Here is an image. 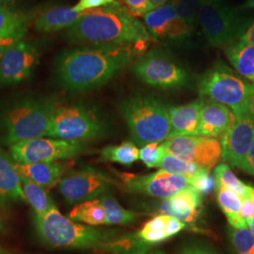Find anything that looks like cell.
<instances>
[{
	"mask_svg": "<svg viewBox=\"0 0 254 254\" xmlns=\"http://www.w3.org/2000/svg\"><path fill=\"white\" fill-rule=\"evenodd\" d=\"M144 46H83L61 55L57 64L60 83L72 91L105 85L122 69L144 54Z\"/></svg>",
	"mask_w": 254,
	"mask_h": 254,
	"instance_id": "1",
	"label": "cell"
},
{
	"mask_svg": "<svg viewBox=\"0 0 254 254\" xmlns=\"http://www.w3.org/2000/svg\"><path fill=\"white\" fill-rule=\"evenodd\" d=\"M66 36L71 42L86 46L148 47L153 41L144 23L119 1L85 10L80 18L68 27Z\"/></svg>",
	"mask_w": 254,
	"mask_h": 254,
	"instance_id": "2",
	"label": "cell"
},
{
	"mask_svg": "<svg viewBox=\"0 0 254 254\" xmlns=\"http://www.w3.org/2000/svg\"><path fill=\"white\" fill-rule=\"evenodd\" d=\"M34 225L40 239L58 249L105 250L117 236L113 231L82 224L65 217L55 205L42 216H34Z\"/></svg>",
	"mask_w": 254,
	"mask_h": 254,
	"instance_id": "3",
	"label": "cell"
},
{
	"mask_svg": "<svg viewBox=\"0 0 254 254\" xmlns=\"http://www.w3.org/2000/svg\"><path fill=\"white\" fill-rule=\"evenodd\" d=\"M170 109L152 95H136L119 105L131 136L140 146L172 137Z\"/></svg>",
	"mask_w": 254,
	"mask_h": 254,
	"instance_id": "4",
	"label": "cell"
},
{
	"mask_svg": "<svg viewBox=\"0 0 254 254\" xmlns=\"http://www.w3.org/2000/svg\"><path fill=\"white\" fill-rule=\"evenodd\" d=\"M200 97L232 109L236 117L254 110V84L221 62L214 64L198 83Z\"/></svg>",
	"mask_w": 254,
	"mask_h": 254,
	"instance_id": "5",
	"label": "cell"
},
{
	"mask_svg": "<svg viewBox=\"0 0 254 254\" xmlns=\"http://www.w3.org/2000/svg\"><path fill=\"white\" fill-rule=\"evenodd\" d=\"M57 105L52 101L26 99L10 106L1 121L2 139L10 146L47 136Z\"/></svg>",
	"mask_w": 254,
	"mask_h": 254,
	"instance_id": "6",
	"label": "cell"
},
{
	"mask_svg": "<svg viewBox=\"0 0 254 254\" xmlns=\"http://www.w3.org/2000/svg\"><path fill=\"white\" fill-rule=\"evenodd\" d=\"M224 2L200 0L198 23L211 46L226 47L237 41L251 25V20Z\"/></svg>",
	"mask_w": 254,
	"mask_h": 254,
	"instance_id": "7",
	"label": "cell"
},
{
	"mask_svg": "<svg viewBox=\"0 0 254 254\" xmlns=\"http://www.w3.org/2000/svg\"><path fill=\"white\" fill-rule=\"evenodd\" d=\"M136 77L163 90H174L190 83V74L173 58L161 49H152L138 58L132 67Z\"/></svg>",
	"mask_w": 254,
	"mask_h": 254,
	"instance_id": "8",
	"label": "cell"
},
{
	"mask_svg": "<svg viewBox=\"0 0 254 254\" xmlns=\"http://www.w3.org/2000/svg\"><path fill=\"white\" fill-rule=\"evenodd\" d=\"M104 126L99 117L80 105L56 108L47 136L72 141H86L100 136Z\"/></svg>",
	"mask_w": 254,
	"mask_h": 254,
	"instance_id": "9",
	"label": "cell"
},
{
	"mask_svg": "<svg viewBox=\"0 0 254 254\" xmlns=\"http://www.w3.org/2000/svg\"><path fill=\"white\" fill-rule=\"evenodd\" d=\"M9 155L16 163L31 164L71 160L85 151V141L39 137L12 144Z\"/></svg>",
	"mask_w": 254,
	"mask_h": 254,
	"instance_id": "10",
	"label": "cell"
},
{
	"mask_svg": "<svg viewBox=\"0 0 254 254\" xmlns=\"http://www.w3.org/2000/svg\"><path fill=\"white\" fill-rule=\"evenodd\" d=\"M112 172L118 177L117 186L123 190L155 198L168 199L179 191L190 187V177L176 175L163 170L147 175L121 173L116 170Z\"/></svg>",
	"mask_w": 254,
	"mask_h": 254,
	"instance_id": "11",
	"label": "cell"
},
{
	"mask_svg": "<svg viewBox=\"0 0 254 254\" xmlns=\"http://www.w3.org/2000/svg\"><path fill=\"white\" fill-rule=\"evenodd\" d=\"M112 186H117V180L94 169L85 168L66 173L58 189L66 202L75 204L99 199Z\"/></svg>",
	"mask_w": 254,
	"mask_h": 254,
	"instance_id": "12",
	"label": "cell"
},
{
	"mask_svg": "<svg viewBox=\"0 0 254 254\" xmlns=\"http://www.w3.org/2000/svg\"><path fill=\"white\" fill-rule=\"evenodd\" d=\"M166 151L174 156L211 170L221 158V142L215 137L177 136L163 141Z\"/></svg>",
	"mask_w": 254,
	"mask_h": 254,
	"instance_id": "13",
	"label": "cell"
},
{
	"mask_svg": "<svg viewBox=\"0 0 254 254\" xmlns=\"http://www.w3.org/2000/svg\"><path fill=\"white\" fill-rule=\"evenodd\" d=\"M254 140V110L236 117L221 136V159L246 171L247 159Z\"/></svg>",
	"mask_w": 254,
	"mask_h": 254,
	"instance_id": "14",
	"label": "cell"
},
{
	"mask_svg": "<svg viewBox=\"0 0 254 254\" xmlns=\"http://www.w3.org/2000/svg\"><path fill=\"white\" fill-rule=\"evenodd\" d=\"M143 21L153 39L173 45L185 43L194 32V28L177 14L171 3L151 10L143 16Z\"/></svg>",
	"mask_w": 254,
	"mask_h": 254,
	"instance_id": "15",
	"label": "cell"
},
{
	"mask_svg": "<svg viewBox=\"0 0 254 254\" xmlns=\"http://www.w3.org/2000/svg\"><path fill=\"white\" fill-rule=\"evenodd\" d=\"M40 54L36 46L20 40L0 60V86L25 81L31 76L39 64Z\"/></svg>",
	"mask_w": 254,
	"mask_h": 254,
	"instance_id": "16",
	"label": "cell"
},
{
	"mask_svg": "<svg viewBox=\"0 0 254 254\" xmlns=\"http://www.w3.org/2000/svg\"><path fill=\"white\" fill-rule=\"evenodd\" d=\"M201 203L202 195L190 186L172 197L164 199L158 207V212L160 215L170 216L191 224L198 220Z\"/></svg>",
	"mask_w": 254,
	"mask_h": 254,
	"instance_id": "17",
	"label": "cell"
},
{
	"mask_svg": "<svg viewBox=\"0 0 254 254\" xmlns=\"http://www.w3.org/2000/svg\"><path fill=\"white\" fill-rule=\"evenodd\" d=\"M74 165L73 160H61L54 162H39V163L20 164L15 162L16 170L20 175H23L41 186L48 191L54 188L71 171Z\"/></svg>",
	"mask_w": 254,
	"mask_h": 254,
	"instance_id": "18",
	"label": "cell"
},
{
	"mask_svg": "<svg viewBox=\"0 0 254 254\" xmlns=\"http://www.w3.org/2000/svg\"><path fill=\"white\" fill-rule=\"evenodd\" d=\"M236 119L232 109L216 101L204 98L200 109L199 136L215 138L222 136Z\"/></svg>",
	"mask_w": 254,
	"mask_h": 254,
	"instance_id": "19",
	"label": "cell"
},
{
	"mask_svg": "<svg viewBox=\"0 0 254 254\" xmlns=\"http://www.w3.org/2000/svg\"><path fill=\"white\" fill-rule=\"evenodd\" d=\"M16 201H26L21 177L15 162L0 148V208H7Z\"/></svg>",
	"mask_w": 254,
	"mask_h": 254,
	"instance_id": "20",
	"label": "cell"
},
{
	"mask_svg": "<svg viewBox=\"0 0 254 254\" xmlns=\"http://www.w3.org/2000/svg\"><path fill=\"white\" fill-rule=\"evenodd\" d=\"M204 98L200 97L189 104L170 109L172 137L199 136L200 109Z\"/></svg>",
	"mask_w": 254,
	"mask_h": 254,
	"instance_id": "21",
	"label": "cell"
},
{
	"mask_svg": "<svg viewBox=\"0 0 254 254\" xmlns=\"http://www.w3.org/2000/svg\"><path fill=\"white\" fill-rule=\"evenodd\" d=\"M84 11L74 7H54L41 12L33 21V27L39 32L52 33L68 28L80 18Z\"/></svg>",
	"mask_w": 254,
	"mask_h": 254,
	"instance_id": "22",
	"label": "cell"
},
{
	"mask_svg": "<svg viewBox=\"0 0 254 254\" xmlns=\"http://www.w3.org/2000/svg\"><path fill=\"white\" fill-rule=\"evenodd\" d=\"M224 52L235 71L254 84V46L237 41L224 47Z\"/></svg>",
	"mask_w": 254,
	"mask_h": 254,
	"instance_id": "23",
	"label": "cell"
},
{
	"mask_svg": "<svg viewBox=\"0 0 254 254\" xmlns=\"http://www.w3.org/2000/svg\"><path fill=\"white\" fill-rule=\"evenodd\" d=\"M29 20L27 15L0 6V40H23L27 33Z\"/></svg>",
	"mask_w": 254,
	"mask_h": 254,
	"instance_id": "24",
	"label": "cell"
},
{
	"mask_svg": "<svg viewBox=\"0 0 254 254\" xmlns=\"http://www.w3.org/2000/svg\"><path fill=\"white\" fill-rule=\"evenodd\" d=\"M216 196L218 205L226 216L232 228H242L248 226L245 219L241 217L240 209L242 199L236 192L226 189L223 186L216 185Z\"/></svg>",
	"mask_w": 254,
	"mask_h": 254,
	"instance_id": "25",
	"label": "cell"
},
{
	"mask_svg": "<svg viewBox=\"0 0 254 254\" xmlns=\"http://www.w3.org/2000/svg\"><path fill=\"white\" fill-rule=\"evenodd\" d=\"M69 218L73 221L90 226L106 225L107 217L100 199L87 200L75 205L69 213Z\"/></svg>",
	"mask_w": 254,
	"mask_h": 254,
	"instance_id": "26",
	"label": "cell"
},
{
	"mask_svg": "<svg viewBox=\"0 0 254 254\" xmlns=\"http://www.w3.org/2000/svg\"><path fill=\"white\" fill-rule=\"evenodd\" d=\"M23 191L27 201L33 209L34 216H42L54 207L55 202L49 197L47 190L27 177L20 175Z\"/></svg>",
	"mask_w": 254,
	"mask_h": 254,
	"instance_id": "27",
	"label": "cell"
},
{
	"mask_svg": "<svg viewBox=\"0 0 254 254\" xmlns=\"http://www.w3.org/2000/svg\"><path fill=\"white\" fill-rule=\"evenodd\" d=\"M153 245L145 242L137 233L116 237L110 241L106 251L113 254H146Z\"/></svg>",
	"mask_w": 254,
	"mask_h": 254,
	"instance_id": "28",
	"label": "cell"
},
{
	"mask_svg": "<svg viewBox=\"0 0 254 254\" xmlns=\"http://www.w3.org/2000/svg\"><path fill=\"white\" fill-rule=\"evenodd\" d=\"M100 200L106 212V225H127L135 222L140 217L135 212L122 207L112 196L105 194L101 197Z\"/></svg>",
	"mask_w": 254,
	"mask_h": 254,
	"instance_id": "29",
	"label": "cell"
},
{
	"mask_svg": "<svg viewBox=\"0 0 254 254\" xmlns=\"http://www.w3.org/2000/svg\"><path fill=\"white\" fill-rule=\"evenodd\" d=\"M101 160L130 166L139 157V150L134 143L125 141L120 145L107 146L100 152Z\"/></svg>",
	"mask_w": 254,
	"mask_h": 254,
	"instance_id": "30",
	"label": "cell"
},
{
	"mask_svg": "<svg viewBox=\"0 0 254 254\" xmlns=\"http://www.w3.org/2000/svg\"><path fill=\"white\" fill-rule=\"evenodd\" d=\"M214 177L216 180V185L223 186L226 189L236 192L241 199L252 198V187L240 181L227 164L218 165L214 170Z\"/></svg>",
	"mask_w": 254,
	"mask_h": 254,
	"instance_id": "31",
	"label": "cell"
},
{
	"mask_svg": "<svg viewBox=\"0 0 254 254\" xmlns=\"http://www.w3.org/2000/svg\"><path fill=\"white\" fill-rule=\"evenodd\" d=\"M158 169L173 174L183 175L191 178L198 173L200 169L203 168H201L196 163L188 162L181 158H178L166 151L163 158L158 166Z\"/></svg>",
	"mask_w": 254,
	"mask_h": 254,
	"instance_id": "32",
	"label": "cell"
},
{
	"mask_svg": "<svg viewBox=\"0 0 254 254\" xmlns=\"http://www.w3.org/2000/svg\"><path fill=\"white\" fill-rule=\"evenodd\" d=\"M248 227L231 230V239L238 254H254V236Z\"/></svg>",
	"mask_w": 254,
	"mask_h": 254,
	"instance_id": "33",
	"label": "cell"
},
{
	"mask_svg": "<svg viewBox=\"0 0 254 254\" xmlns=\"http://www.w3.org/2000/svg\"><path fill=\"white\" fill-rule=\"evenodd\" d=\"M200 0H171L170 3L174 7L177 14L189 26L195 29L198 23V9Z\"/></svg>",
	"mask_w": 254,
	"mask_h": 254,
	"instance_id": "34",
	"label": "cell"
},
{
	"mask_svg": "<svg viewBox=\"0 0 254 254\" xmlns=\"http://www.w3.org/2000/svg\"><path fill=\"white\" fill-rule=\"evenodd\" d=\"M165 153L166 149L163 143L152 142L146 144L139 150L138 159H140L148 168H158Z\"/></svg>",
	"mask_w": 254,
	"mask_h": 254,
	"instance_id": "35",
	"label": "cell"
},
{
	"mask_svg": "<svg viewBox=\"0 0 254 254\" xmlns=\"http://www.w3.org/2000/svg\"><path fill=\"white\" fill-rule=\"evenodd\" d=\"M190 186L201 195H206L216 190L215 177L210 173V170L200 169L190 178Z\"/></svg>",
	"mask_w": 254,
	"mask_h": 254,
	"instance_id": "36",
	"label": "cell"
},
{
	"mask_svg": "<svg viewBox=\"0 0 254 254\" xmlns=\"http://www.w3.org/2000/svg\"><path fill=\"white\" fill-rule=\"evenodd\" d=\"M122 2L135 16H144L155 9L149 0H122Z\"/></svg>",
	"mask_w": 254,
	"mask_h": 254,
	"instance_id": "37",
	"label": "cell"
},
{
	"mask_svg": "<svg viewBox=\"0 0 254 254\" xmlns=\"http://www.w3.org/2000/svg\"><path fill=\"white\" fill-rule=\"evenodd\" d=\"M140 237L151 245L154 244H158L161 243L163 241H166L167 239L170 238L169 235L167 234L166 230H159V231H154V230H147L142 228L139 232H138Z\"/></svg>",
	"mask_w": 254,
	"mask_h": 254,
	"instance_id": "38",
	"label": "cell"
},
{
	"mask_svg": "<svg viewBox=\"0 0 254 254\" xmlns=\"http://www.w3.org/2000/svg\"><path fill=\"white\" fill-rule=\"evenodd\" d=\"M118 0H79L75 6V9L79 11H85L89 9H98L110 4L116 3Z\"/></svg>",
	"mask_w": 254,
	"mask_h": 254,
	"instance_id": "39",
	"label": "cell"
},
{
	"mask_svg": "<svg viewBox=\"0 0 254 254\" xmlns=\"http://www.w3.org/2000/svg\"><path fill=\"white\" fill-rule=\"evenodd\" d=\"M170 218H171L170 216H166V215L156 216L155 218L147 221L143 228L147 230H154V231L166 230V228L168 226V223L170 221Z\"/></svg>",
	"mask_w": 254,
	"mask_h": 254,
	"instance_id": "40",
	"label": "cell"
},
{
	"mask_svg": "<svg viewBox=\"0 0 254 254\" xmlns=\"http://www.w3.org/2000/svg\"><path fill=\"white\" fill-rule=\"evenodd\" d=\"M240 214L249 226L251 221L254 218V201L252 200V198L242 199Z\"/></svg>",
	"mask_w": 254,
	"mask_h": 254,
	"instance_id": "41",
	"label": "cell"
},
{
	"mask_svg": "<svg viewBox=\"0 0 254 254\" xmlns=\"http://www.w3.org/2000/svg\"><path fill=\"white\" fill-rule=\"evenodd\" d=\"M180 254H218L216 252H214L213 250L209 249L207 247L204 246L197 245V244H193V245H189L184 247L180 252Z\"/></svg>",
	"mask_w": 254,
	"mask_h": 254,
	"instance_id": "42",
	"label": "cell"
},
{
	"mask_svg": "<svg viewBox=\"0 0 254 254\" xmlns=\"http://www.w3.org/2000/svg\"><path fill=\"white\" fill-rule=\"evenodd\" d=\"M186 227H187V225L185 222H183L177 218L171 217L170 221L168 223V226L166 228V232L170 237H172V236L177 235L178 233H180L182 230H184Z\"/></svg>",
	"mask_w": 254,
	"mask_h": 254,
	"instance_id": "43",
	"label": "cell"
},
{
	"mask_svg": "<svg viewBox=\"0 0 254 254\" xmlns=\"http://www.w3.org/2000/svg\"><path fill=\"white\" fill-rule=\"evenodd\" d=\"M239 41L245 43L247 45L254 46V21H253L249 27L246 29L244 34L239 39Z\"/></svg>",
	"mask_w": 254,
	"mask_h": 254,
	"instance_id": "44",
	"label": "cell"
},
{
	"mask_svg": "<svg viewBox=\"0 0 254 254\" xmlns=\"http://www.w3.org/2000/svg\"><path fill=\"white\" fill-rule=\"evenodd\" d=\"M20 40L17 39H6V40H0V60L5 54L10 46H13L15 43H17Z\"/></svg>",
	"mask_w": 254,
	"mask_h": 254,
	"instance_id": "45",
	"label": "cell"
},
{
	"mask_svg": "<svg viewBox=\"0 0 254 254\" xmlns=\"http://www.w3.org/2000/svg\"><path fill=\"white\" fill-rule=\"evenodd\" d=\"M245 172L254 176V140L252 148L250 150L249 155H248Z\"/></svg>",
	"mask_w": 254,
	"mask_h": 254,
	"instance_id": "46",
	"label": "cell"
},
{
	"mask_svg": "<svg viewBox=\"0 0 254 254\" xmlns=\"http://www.w3.org/2000/svg\"><path fill=\"white\" fill-rule=\"evenodd\" d=\"M9 225L6 220V218L0 211V235H6L8 233Z\"/></svg>",
	"mask_w": 254,
	"mask_h": 254,
	"instance_id": "47",
	"label": "cell"
},
{
	"mask_svg": "<svg viewBox=\"0 0 254 254\" xmlns=\"http://www.w3.org/2000/svg\"><path fill=\"white\" fill-rule=\"evenodd\" d=\"M170 1L171 0H149V2L154 6V8H158V7L166 5V4L170 3Z\"/></svg>",
	"mask_w": 254,
	"mask_h": 254,
	"instance_id": "48",
	"label": "cell"
},
{
	"mask_svg": "<svg viewBox=\"0 0 254 254\" xmlns=\"http://www.w3.org/2000/svg\"><path fill=\"white\" fill-rule=\"evenodd\" d=\"M240 9H254V0H247L245 3L239 8Z\"/></svg>",
	"mask_w": 254,
	"mask_h": 254,
	"instance_id": "49",
	"label": "cell"
},
{
	"mask_svg": "<svg viewBox=\"0 0 254 254\" xmlns=\"http://www.w3.org/2000/svg\"><path fill=\"white\" fill-rule=\"evenodd\" d=\"M0 254H15V253H12V252H10L9 250H6V249H4L3 247H1L0 246Z\"/></svg>",
	"mask_w": 254,
	"mask_h": 254,
	"instance_id": "50",
	"label": "cell"
},
{
	"mask_svg": "<svg viewBox=\"0 0 254 254\" xmlns=\"http://www.w3.org/2000/svg\"><path fill=\"white\" fill-rule=\"evenodd\" d=\"M15 0H0V6H6L9 3H12L14 2Z\"/></svg>",
	"mask_w": 254,
	"mask_h": 254,
	"instance_id": "51",
	"label": "cell"
},
{
	"mask_svg": "<svg viewBox=\"0 0 254 254\" xmlns=\"http://www.w3.org/2000/svg\"><path fill=\"white\" fill-rule=\"evenodd\" d=\"M249 227H250V230H251L253 236H254V218L251 221V223L249 224Z\"/></svg>",
	"mask_w": 254,
	"mask_h": 254,
	"instance_id": "52",
	"label": "cell"
},
{
	"mask_svg": "<svg viewBox=\"0 0 254 254\" xmlns=\"http://www.w3.org/2000/svg\"><path fill=\"white\" fill-rule=\"evenodd\" d=\"M251 197H252V200L254 201V188L252 187V191H251Z\"/></svg>",
	"mask_w": 254,
	"mask_h": 254,
	"instance_id": "53",
	"label": "cell"
},
{
	"mask_svg": "<svg viewBox=\"0 0 254 254\" xmlns=\"http://www.w3.org/2000/svg\"><path fill=\"white\" fill-rule=\"evenodd\" d=\"M148 254H165L163 252H160V251H156V252H153V253H150Z\"/></svg>",
	"mask_w": 254,
	"mask_h": 254,
	"instance_id": "54",
	"label": "cell"
},
{
	"mask_svg": "<svg viewBox=\"0 0 254 254\" xmlns=\"http://www.w3.org/2000/svg\"><path fill=\"white\" fill-rule=\"evenodd\" d=\"M210 1H213V2H224V0H210Z\"/></svg>",
	"mask_w": 254,
	"mask_h": 254,
	"instance_id": "55",
	"label": "cell"
}]
</instances>
